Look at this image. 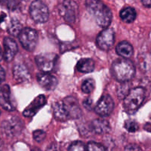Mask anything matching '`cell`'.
<instances>
[{"mask_svg":"<svg viewBox=\"0 0 151 151\" xmlns=\"http://www.w3.org/2000/svg\"><path fill=\"white\" fill-rule=\"evenodd\" d=\"M32 151H40L39 150H38V148H35V150H32Z\"/></svg>","mask_w":151,"mask_h":151,"instance_id":"cell-37","label":"cell"},{"mask_svg":"<svg viewBox=\"0 0 151 151\" xmlns=\"http://www.w3.org/2000/svg\"><path fill=\"white\" fill-rule=\"evenodd\" d=\"M114 42V32L111 28L103 29L97 38V47L102 50H109Z\"/></svg>","mask_w":151,"mask_h":151,"instance_id":"cell-10","label":"cell"},{"mask_svg":"<svg viewBox=\"0 0 151 151\" xmlns=\"http://www.w3.org/2000/svg\"><path fill=\"white\" fill-rule=\"evenodd\" d=\"M29 13L32 19L38 23H44L49 19L48 7L40 0L32 1L29 7Z\"/></svg>","mask_w":151,"mask_h":151,"instance_id":"cell-4","label":"cell"},{"mask_svg":"<svg viewBox=\"0 0 151 151\" xmlns=\"http://www.w3.org/2000/svg\"><path fill=\"white\" fill-rule=\"evenodd\" d=\"M46 137V134L43 131L41 130H38V131H35L33 132V138L38 142L43 141L44 139Z\"/></svg>","mask_w":151,"mask_h":151,"instance_id":"cell-27","label":"cell"},{"mask_svg":"<svg viewBox=\"0 0 151 151\" xmlns=\"http://www.w3.org/2000/svg\"><path fill=\"white\" fill-rule=\"evenodd\" d=\"M70 119H75L81 116V111L78 102L75 97H68L62 100Z\"/></svg>","mask_w":151,"mask_h":151,"instance_id":"cell-11","label":"cell"},{"mask_svg":"<svg viewBox=\"0 0 151 151\" xmlns=\"http://www.w3.org/2000/svg\"><path fill=\"white\" fill-rule=\"evenodd\" d=\"M59 13L69 23H73L76 19L78 5L72 0H64L58 7Z\"/></svg>","mask_w":151,"mask_h":151,"instance_id":"cell-7","label":"cell"},{"mask_svg":"<svg viewBox=\"0 0 151 151\" xmlns=\"http://www.w3.org/2000/svg\"><path fill=\"white\" fill-rule=\"evenodd\" d=\"M22 27L20 22L16 19H13L10 22V24L7 27V31L13 36H19V34L22 31Z\"/></svg>","mask_w":151,"mask_h":151,"instance_id":"cell-22","label":"cell"},{"mask_svg":"<svg viewBox=\"0 0 151 151\" xmlns=\"http://www.w3.org/2000/svg\"><path fill=\"white\" fill-rule=\"evenodd\" d=\"M4 58L6 61H11L18 52V47L16 41L12 38L6 37L4 39Z\"/></svg>","mask_w":151,"mask_h":151,"instance_id":"cell-15","label":"cell"},{"mask_svg":"<svg viewBox=\"0 0 151 151\" xmlns=\"http://www.w3.org/2000/svg\"><path fill=\"white\" fill-rule=\"evenodd\" d=\"M150 56H151V52H150Z\"/></svg>","mask_w":151,"mask_h":151,"instance_id":"cell-39","label":"cell"},{"mask_svg":"<svg viewBox=\"0 0 151 151\" xmlns=\"http://www.w3.org/2000/svg\"><path fill=\"white\" fill-rule=\"evenodd\" d=\"M1 150H2V142L0 139V151H1Z\"/></svg>","mask_w":151,"mask_h":151,"instance_id":"cell-36","label":"cell"},{"mask_svg":"<svg viewBox=\"0 0 151 151\" xmlns=\"http://www.w3.org/2000/svg\"><path fill=\"white\" fill-rule=\"evenodd\" d=\"M94 86H95V82L94 80L90 78V79H87L83 81L82 86H81V89L84 93L89 94L94 89Z\"/></svg>","mask_w":151,"mask_h":151,"instance_id":"cell-23","label":"cell"},{"mask_svg":"<svg viewBox=\"0 0 151 151\" xmlns=\"http://www.w3.org/2000/svg\"><path fill=\"white\" fill-rule=\"evenodd\" d=\"M136 16L137 13L135 10L131 7H125L120 12V18L123 22L126 23H131L134 22L136 19Z\"/></svg>","mask_w":151,"mask_h":151,"instance_id":"cell-21","label":"cell"},{"mask_svg":"<svg viewBox=\"0 0 151 151\" xmlns=\"http://www.w3.org/2000/svg\"><path fill=\"white\" fill-rule=\"evenodd\" d=\"M116 53L124 58H129L133 55L134 49L131 44L127 41H122L119 43L116 48Z\"/></svg>","mask_w":151,"mask_h":151,"instance_id":"cell-18","label":"cell"},{"mask_svg":"<svg viewBox=\"0 0 151 151\" xmlns=\"http://www.w3.org/2000/svg\"><path fill=\"white\" fill-rule=\"evenodd\" d=\"M69 151H87V147L83 142L80 141L74 142L69 147Z\"/></svg>","mask_w":151,"mask_h":151,"instance_id":"cell-24","label":"cell"},{"mask_svg":"<svg viewBox=\"0 0 151 151\" xmlns=\"http://www.w3.org/2000/svg\"><path fill=\"white\" fill-rule=\"evenodd\" d=\"M47 103L45 97L44 95H39L25 109L23 115L26 117H31L34 116L40 109L43 107Z\"/></svg>","mask_w":151,"mask_h":151,"instance_id":"cell-13","label":"cell"},{"mask_svg":"<svg viewBox=\"0 0 151 151\" xmlns=\"http://www.w3.org/2000/svg\"><path fill=\"white\" fill-rule=\"evenodd\" d=\"M87 151H106L103 145L91 142L87 145Z\"/></svg>","mask_w":151,"mask_h":151,"instance_id":"cell-26","label":"cell"},{"mask_svg":"<svg viewBox=\"0 0 151 151\" xmlns=\"http://www.w3.org/2000/svg\"><path fill=\"white\" fill-rule=\"evenodd\" d=\"M38 82L41 86L47 90H53L58 85V80L53 75H50L48 72L39 73L37 75Z\"/></svg>","mask_w":151,"mask_h":151,"instance_id":"cell-12","label":"cell"},{"mask_svg":"<svg viewBox=\"0 0 151 151\" xmlns=\"http://www.w3.org/2000/svg\"><path fill=\"white\" fill-rule=\"evenodd\" d=\"M111 73L118 81L125 83L134 77L135 67L132 61L122 58L114 62L111 66Z\"/></svg>","mask_w":151,"mask_h":151,"instance_id":"cell-2","label":"cell"},{"mask_svg":"<svg viewBox=\"0 0 151 151\" xmlns=\"http://www.w3.org/2000/svg\"><path fill=\"white\" fill-rule=\"evenodd\" d=\"M7 7H8L9 8L13 10V9L16 8L17 6L19 5V0H7Z\"/></svg>","mask_w":151,"mask_h":151,"instance_id":"cell-28","label":"cell"},{"mask_svg":"<svg viewBox=\"0 0 151 151\" xmlns=\"http://www.w3.org/2000/svg\"><path fill=\"white\" fill-rule=\"evenodd\" d=\"M58 57L53 53H43L36 56L35 62L38 69L43 72H49L52 71L55 65Z\"/></svg>","mask_w":151,"mask_h":151,"instance_id":"cell-8","label":"cell"},{"mask_svg":"<svg viewBox=\"0 0 151 151\" xmlns=\"http://www.w3.org/2000/svg\"><path fill=\"white\" fill-rule=\"evenodd\" d=\"M5 79V72L1 66H0V81H3Z\"/></svg>","mask_w":151,"mask_h":151,"instance_id":"cell-32","label":"cell"},{"mask_svg":"<svg viewBox=\"0 0 151 151\" xmlns=\"http://www.w3.org/2000/svg\"><path fill=\"white\" fill-rule=\"evenodd\" d=\"M0 105L7 111H13L15 109L11 99V92L8 85H4L1 87L0 91Z\"/></svg>","mask_w":151,"mask_h":151,"instance_id":"cell-14","label":"cell"},{"mask_svg":"<svg viewBox=\"0 0 151 151\" xmlns=\"http://www.w3.org/2000/svg\"><path fill=\"white\" fill-rule=\"evenodd\" d=\"M143 5L147 7H151V0H141Z\"/></svg>","mask_w":151,"mask_h":151,"instance_id":"cell-33","label":"cell"},{"mask_svg":"<svg viewBox=\"0 0 151 151\" xmlns=\"http://www.w3.org/2000/svg\"><path fill=\"white\" fill-rule=\"evenodd\" d=\"M23 128L22 122L19 118L12 116L1 124V131L8 137H13L19 135Z\"/></svg>","mask_w":151,"mask_h":151,"instance_id":"cell-6","label":"cell"},{"mask_svg":"<svg viewBox=\"0 0 151 151\" xmlns=\"http://www.w3.org/2000/svg\"><path fill=\"white\" fill-rule=\"evenodd\" d=\"M144 128L145 130H146V131H149V132H151V123H146L145 125Z\"/></svg>","mask_w":151,"mask_h":151,"instance_id":"cell-34","label":"cell"},{"mask_svg":"<svg viewBox=\"0 0 151 151\" xmlns=\"http://www.w3.org/2000/svg\"><path fill=\"white\" fill-rule=\"evenodd\" d=\"M13 76L18 82H24L29 81L30 75L27 69L23 64H16L13 67Z\"/></svg>","mask_w":151,"mask_h":151,"instance_id":"cell-16","label":"cell"},{"mask_svg":"<svg viewBox=\"0 0 151 151\" xmlns=\"http://www.w3.org/2000/svg\"><path fill=\"white\" fill-rule=\"evenodd\" d=\"M2 1V0H0V1Z\"/></svg>","mask_w":151,"mask_h":151,"instance_id":"cell-38","label":"cell"},{"mask_svg":"<svg viewBox=\"0 0 151 151\" xmlns=\"http://www.w3.org/2000/svg\"><path fill=\"white\" fill-rule=\"evenodd\" d=\"M125 151H142V150L137 145L130 144L125 147Z\"/></svg>","mask_w":151,"mask_h":151,"instance_id":"cell-29","label":"cell"},{"mask_svg":"<svg viewBox=\"0 0 151 151\" xmlns=\"http://www.w3.org/2000/svg\"><path fill=\"white\" fill-rule=\"evenodd\" d=\"M2 58H3V53H2V51H1V47H0V61L2 60Z\"/></svg>","mask_w":151,"mask_h":151,"instance_id":"cell-35","label":"cell"},{"mask_svg":"<svg viewBox=\"0 0 151 151\" xmlns=\"http://www.w3.org/2000/svg\"><path fill=\"white\" fill-rule=\"evenodd\" d=\"M52 109L55 117L58 120L66 121L70 119L63 101H59L55 103L52 106Z\"/></svg>","mask_w":151,"mask_h":151,"instance_id":"cell-17","label":"cell"},{"mask_svg":"<svg viewBox=\"0 0 151 151\" xmlns=\"http://www.w3.org/2000/svg\"><path fill=\"white\" fill-rule=\"evenodd\" d=\"M91 129L96 134H106L110 131V126L108 121L102 119H97L91 122Z\"/></svg>","mask_w":151,"mask_h":151,"instance_id":"cell-19","label":"cell"},{"mask_svg":"<svg viewBox=\"0 0 151 151\" xmlns=\"http://www.w3.org/2000/svg\"><path fill=\"white\" fill-rule=\"evenodd\" d=\"M145 97V91L144 88L142 87L133 88L124 98V109L128 113H134L140 107L142 103L144 101Z\"/></svg>","mask_w":151,"mask_h":151,"instance_id":"cell-3","label":"cell"},{"mask_svg":"<svg viewBox=\"0 0 151 151\" xmlns=\"http://www.w3.org/2000/svg\"><path fill=\"white\" fill-rule=\"evenodd\" d=\"M47 151H58V148L55 143H52L49 146L48 148L47 149Z\"/></svg>","mask_w":151,"mask_h":151,"instance_id":"cell-31","label":"cell"},{"mask_svg":"<svg viewBox=\"0 0 151 151\" xmlns=\"http://www.w3.org/2000/svg\"><path fill=\"white\" fill-rule=\"evenodd\" d=\"M19 38L22 47L27 51L32 52L36 47L38 37L36 31L27 27L22 29L19 34Z\"/></svg>","mask_w":151,"mask_h":151,"instance_id":"cell-5","label":"cell"},{"mask_svg":"<svg viewBox=\"0 0 151 151\" xmlns=\"http://www.w3.org/2000/svg\"><path fill=\"white\" fill-rule=\"evenodd\" d=\"M0 114H1V113H0Z\"/></svg>","mask_w":151,"mask_h":151,"instance_id":"cell-40","label":"cell"},{"mask_svg":"<svg viewBox=\"0 0 151 151\" xmlns=\"http://www.w3.org/2000/svg\"><path fill=\"white\" fill-rule=\"evenodd\" d=\"M125 128L128 132L134 133L139 129V125L135 121L129 119V120L125 121Z\"/></svg>","mask_w":151,"mask_h":151,"instance_id":"cell-25","label":"cell"},{"mask_svg":"<svg viewBox=\"0 0 151 151\" xmlns=\"http://www.w3.org/2000/svg\"><path fill=\"white\" fill-rule=\"evenodd\" d=\"M150 118H151V116H150Z\"/></svg>","mask_w":151,"mask_h":151,"instance_id":"cell-41","label":"cell"},{"mask_svg":"<svg viewBox=\"0 0 151 151\" xmlns=\"http://www.w3.org/2000/svg\"><path fill=\"white\" fill-rule=\"evenodd\" d=\"M91 105H92V100L90 98L86 99L83 101V106L86 109H91Z\"/></svg>","mask_w":151,"mask_h":151,"instance_id":"cell-30","label":"cell"},{"mask_svg":"<svg viewBox=\"0 0 151 151\" xmlns=\"http://www.w3.org/2000/svg\"><path fill=\"white\" fill-rule=\"evenodd\" d=\"M114 107V103L111 97L108 94L102 96L94 108V111L101 116H107L110 114Z\"/></svg>","mask_w":151,"mask_h":151,"instance_id":"cell-9","label":"cell"},{"mask_svg":"<svg viewBox=\"0 0 151 151\" xmlns=\"http://www.w3.org/2000/svg\"><path fill=\"white\" fill-rule=\"evenodd\" d=\"M76 68L79 72H83V73H89L94 71V62L91 58L81 59L77 63Z\"/></svg>","mask_w":151,"mask_h":151,"instance_id":"cell-20","label":"cell"},{"mask_svg":"<svg viewBox=\"0 0 151 151\" xmlns=\"http://www.w3.org/2000/svg\"><path fill=\"white\" fill-rule=\"evenodd\" d=\"M86 7L88 13L94 18L97 24L105 28L110 25L112 13L103 1L100 0H86Z\"/></svg>","mask_w":151,"mask_h":151,"instance_id":"cell-1","label":"cell"}]
</instances>
